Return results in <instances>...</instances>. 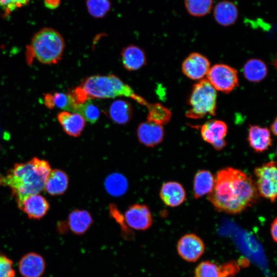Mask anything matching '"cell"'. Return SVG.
<instances>
[{
    "label": "cell",
    "mask_w": 277,
    "mask_h": 277,
    "mask_svg": "<svg viewBox=\"0 0 277 277\" xmlns=\"http://www.w3.org/2000/svg\"><path fill=\"white\" fill-rule=\"evenodd\" d=\"M194 277H222L220 266L208 261L200 263L195 268Z\"/></svg>",
    "instance_id": "cell-30"
},
{
    "label": "cell",
    "mask_w": 277,
    "mask_h": 277,
    "mask_svg": "<svg viewBox=\"0 0 277 277\" xmlns=\"http://www.w3.org/2000/svg\"><path fill=\"white\" fill-rule=\"evenodd\" d=\"M205 248L203 240L192 233L183 235L177 244V250L180 256L190 262H194L199 259L204 253Z\"/></svg>",
    "instance_id": "cell-9"
},
{
    "label": "cell",
    "mask_w": 277,
    "mask_h": 277,
    "mask_svg": "<svg viewBox=\"0 0 277 277\" xmlns=\"http://www.w3.org/2000/svg\"><path fill=\"white\" fill-rule=\"evenodd\" d=\"M147 108L148 110V121L162 126L167 124L170 121L171 117V111L160 103H150Z\"/></svg>",
    "instance_id": "cell-26"
},
{
    "label": "cell",
    "mask_w": 277,
    "mask_h": 277,
    "mask_svg": "<svg viewBox=\"0 0 277 277\" xmlns=\"http://www.w3.org/2000/svg\"><path fill=\"white\" fill-rule=\"evenodd\" d=\"M277 121L276 118H275L272 124H271L270 126V130L272 132V133L274 135H276V124Z\"/></svg>",
    "instance_id": "cell-36"
},
{
    "label": "cell",
    "mask_w": 277,
    "mask_h": 277,
    "mask_svg": "<svg viewBox=\"0 0 277 277\" xmlns=\"http://www.w3.org/2000/svg\"><path fill=\"white\" fill-rule=\"evenodd\" d=\"M85 93L88 100L111 98L118 96L131 98L147 108L150 103L136 94L127 84L114 74L94 75L88 76L78 86Z\"/></svg>",
    "instance_id": "cell-3"
},
{
    "label": "cell",
    "mask_w": 277,
    "mask_h": 277,
    "mask_svg": "<svg viewBox=\"0 0 277 277\" xmlns=\"http://www.w3.org/2000/svg\"><path fill=\"white\" fill-rule=\"evenodd\" d=\"M248 141L250 147L258 152L268 150L272 142L270 131L266 127L258 125L249 126Z\"/></svg>",
    "instance_id": "cell-18"
},
{
    "label": "cell",
    "mask_w": 277,
    "mask_h": 277,
    "mask_svg": "<svg viewBox=\"0 0 277 277\" xmlns=\"http://www.w3.org/2000/svg\"><path fill=\"white\" fill-rule=\"evenodd\" d=\"M93 223L90 213L86 210L74 209L69 214L68 225L71 231L77 235L85 233Z\"/></svg>",
    "instance_id": "cell-20"
},
{
    "label": "cell",
    "mask_w": 277,
    "mask_h": 277,
    "mask_svg": "<svg viewBox=\"0 0 277 277\" xmlns=\"http://www.w3.org/2000/svg\"><path fill=\"white\" fill-rule=\"evenodd\" d=\"M69 185V177L65 172L60 169L51 170L46 180L44 189L51 195L64 194Z\"/></svg>",
    "instance_id": "cell-19"
},
{
    "label": "cell",
    "mask_w": 277,
    "mask_h": 277,
    "mask_svg": "<svg viewBox=\"0 0 277 277\" xmlns=\"http://www.w3.org/2000/svg\"><path fill=\"white\" fill-rule=\"evenodd\" d=\"M259 197L255 182L245 172L232 167L220 170L208 200L215 209L237 214L251 207Z\"/></svg>",
    "instance_id": "cell-1"
},
{
    "label": "cell",
    "mask_w": 277,
    "mask_h": 277,
    "mask_svg": "<svg viewBox=\"0 0 277 277\" xmlns=\"http://www.w3.org/2000/svg\"><path fill=\"white\" fill-rule=\"evenodd\" d=\"M109 116L113 122L118 125L126 124L133 116L132 106L127 101L115 100L109 107Z\"/></svg>",
    "instance_id": "cell-22"
},
{
    "label": "cell",
    "mask_w": 277,
    "mask_h": 277,
    "mask_svg": "<svg viewBox=\"0 0 277 277\" xmlns=\"http://www.w3.org/2000/svg\"><path fill=\"white\" fill-rule=\"evenodd\" d=\"M18 208L30 219L39 220L46 214L49 204L45 197L34 194L25 197Z\"/></svg>",
    "instance_id": "cell-14"
},
{
    "label": "cell",
    "mask_w": 277,
    "mask_h": 277,
    "mask_svg": "<svg viewBox=\"0 0 277 277\" xmlns=\"http://www.w3.org/2000/svg\"><path fill=\"white\" fill-rule=\"evenodd\" d=\"M44 104L49 109H53L55 107L74 112L77 107L70 92L47 93L44 94Z\"/></svg>",
    "instance_id": "cell-21"
},
{
    "label": "cell",
    "mask_w": 277,
    "mask_h": 277,
    "mask_svg": "<svg viewBox=\"0 0 277 277\" xmlns=\"http://www.w3.org/2000/svg\"><path fill=\"white\" fill-rule=\"evenodd\" d=\"M162 201L168 206L174 207L182 204L186 198L183 186L176 182H168L163 184L160 191Z\"/></svg>",
    "instance_id": "cell-16"
},
{
    "label": "cell",
    "mask_w": 277,
    "mask_h": 277,
    "mask_svg": "<svg viewBox=\"0 0 277 277\" xmlns=\"http://www.w3.org/2000/svg\"><path fill=\"white\" fill-rule=\"evenodd\" d=\"M259 195L274 202L276 197L277 169L275 161L263 164L254 170Z\"/></svg>",
    "instance_id": "cell-6"
},
{
    "label": "cell",
    "mask_w": 277,
    "mask_h": 277,
    "mask_svg": "<svg viewBox=\"0 0 277 277\" xmlns=\"http://www.w3.org/2000/svg\"><path fill=\"white\" fill-rule=\"evenodd\" d=\"M184 74L190 79L201 80L210 69V62L204 55L194 52L191 53L182 64Z\"/></svg>",
    "instance_id": "cell-11"
},
{
    "label": "cell",
    "mask_w": 277,
    "mask_h": 277,
    "mask_svg": "<svg viewBox=\"0 0 277 277\" xmlns=\"http://www.w3.org/2000/svg\"><path fill=\"white\" fill-rule=\"evenodd\" d=\"M75 113H78L83 117L85 121L94 124L98 120L100 111L97 107L88 101L77 107Z\"/></svg>",
    "instance_id": "cell-29"
},
{
    "label": "cell",
    "mask_w": 277,
    "mask_h": 277,
    "mask_svg": "<svg viewBox=\"0 0 277 277\" xmlns=\"http://www.w3.org/2000/svg\"><path fill=\"white\" fill-rule=\"evenodd\" d=\"M227 126L222 121L211 120L204 124L201 128L203 139L210 144L217 150L226 145L224 138L227 133Z\"/></svg>",
    "instance_id": "cell-8"
},
{
    "label": "cell",
    "mask_w": 277,
    "mask_h": 277,
    "mask_svg": "<svg viewBox=\"0 0 277 277\" xmlns=\"http://www.w3.org/2000/svg\"><path fill=\"white\" fill-rule=\"evenodd\" d=\"M217 93L207 79H201L193 87L188 100L189 109L186 116L197 119L207 115H215Z\"/></svg>",
    "instance_id": "cell-5"
},
{
    "label": "cell",
    "mask_w": 277,
    "mask_h": 277,
    "mask_svg": "<svg viewBox=\"0 0 277 277\" xmlns=\"http://www.w3.org/2000/svg\"><path fill=\"white\" fill-rule=\"evenodd\" d=\"M121 58L125 68L128 71H136L147 64L145 51L133 45H129L121 51Z\"/></svg>",
    "instance_id": "cell-17"
},
{
    "label": "cell",
    "mask_w": 277,
    "mask_h": 277,
    "mask_svg": "<svg viewBox=\"0 0 277 277\" xmlns=\"http://www.w3.org/2000/svg\"><path fill=\"white\" fill-rule=\"evenodd\" d=\"M15 274L12 261L5 254L0 253V277H14Z\"/></svg>",
    "instance_id": "cell-32"
},
{
    "label": "cell",
    "mask_w": 277,
    "mask_h": 277,
    "mask_svg": "<svg viewBox=\"0 0 277 277\" xmlns=\"http://www.w3.org/2000/svg\"><path fill=\"white\" fill-rule=\"evenodd\" d=\"M137 136L142 144L148 147H154L163 141L164 130L162 125L147 121L138 125Z\"/></svg>",
    "instance_id": "cell-12"
},
{
    "label": "cell",
    "mask_w": 277,
    "mask_h": 277,
    "mask_svg": "<svg viewBox=\"0 0 277 277\" xmlns=\"http://www.w3.org/2000/svg\"><path fill=\"white\" fill-rule=\"evenodd\" d=\"M51 170L47 161L34 157L27 162L16 164L6 174H0V185L11 188L19 207L25 197L44 189Z\"/></svg>",
    "instance_id": "cell-2"
},
{
    "label": "cell",
    "mask_w": 277,
    "mask_h": 277,
    "mask_svg": "<svg viewBox=\"0 0 277 277\" xmlns=\"http://www.w3.org/2000/svg\"><path fill=\"white\" fill-rule=\"evenodd\" d=\"M206 75L213 87L223 92L229 93L239 85L237 70L225 64L214 65Z\"/></svg>",
    "instance_id": "cell-7"
},
{
    "label": "cell",
    "mask_w": 277,
    "mask_h": 277,
    "mask_svg": "<svg viewBox=\"0 0 277 277\" xmlns=\"http://www.w3.org/2000/svg\"><path fill=\"white\" fill-rule=\"evenodd\" d=\"M18 266L21 274L24 277H40L45 271L46 264L41 255L29 252L20 259Z\"/></svg>",
    "instance_id": "cell-13"
},
{
    "label": "cell",
    "mask_w": 277,
    "mask_h": 277,
    "mask_svg": "<svg viewBox=\"0 0 277 277\" xmlns=\"http://www.w3.org/2000/svg\"><path fill=\"white\" fill-rule=\"evenodd\" d=\"M222 277H233L239 270V267L234 261L227 262L220 266Z\"/></svg>",
    "instance_id": "cell-34"
},
{
    "label": "cell",
    "mask_w": 277,
    "mask_h": 277,
    "mask_svg": "<svg viewBox=\"0 0 277 277\" xmlns=\"http://www.w3.org/2000/svg\"><path fill=\"white\" fill-rule=\"evenodd\" d=\"M125 178L119 174L110 175L106 181V188L112 195H120L123 194L127 187Z\"/></svg>",
    "instance_id": "cell-28"
},
{
    "label": "cell",
    "mask_w": 277,
    "mask_h": 277,
    "mask_svg": "<svg viewBox=\"0 0 277 277\" xmlns=\"http://www.w3.org/2000/svg\"><path fill=\"white\" fill-rule=\"evenodd\" d=\"M30 0H0V8L8 14L28 4Z\"/></svg>",
    "instance_id": "cell-33"
},
{
    "label": "cell",
    "mask_w": 277,
    "mask_h": 277,
    "mask_svg": "<svg viewBox=\"0 0 277 277\" xmlns=\"http://www.w3.org/2000/svg\"><path fill=\"white\" fill-rule=\"evenodd\" d=\"M215 21L223 26L231 25L238 16L236 6L232 2L223 1L216 4L214 9Z\"/></svg>",
    "instance_id": "cell-23"
},
{
    "label": "cell",
    "mask_w": 277,
    "mask_h": 277,
    "mask_svg": "<svg viewBox=\"0 0 277 277\" xmlns=\"http://www.w3.org/2000/svg\"><path fill=\"white\" fill-rule=\"evenodd\" d=\"M276 229H277V219L275 218L272 221L270 226V233L273 241L276 242Z\"/></svg>",
    "instance_id": "cell-35"
},
{
    "label": "cell",
    "mask_w": 277,
    "mask_h": 277,
    "mask_svg": "<svg viewBox=\"0 0 277 277\" xmlns=\"http://www.w3.org/2000/svg\"><path fill=\"white\" fill-rule=\"evenodd\" d=\"M57 118L64 131L68 135L75 137L81 134L86 125L83 117L75 112L61 111L57 114Z\"/></svg>",
    "instance_id": "cell-15"
},
{
    "label": "cell",
    "mask_w": 277,
    "mask_h": 277,
    "mask_svg": "<svg viewBox=\"0 0 277 277\" xmlns=\"http://www.w3.org/2000/svg\"><path fill=\"white\" fill-rule=\"evenodd\" d=\"M86 5L89 13L95 18L104 17L110 8L109 0H87Z\"/></svg>",
    "instance_id": "cell-31"
},
{
    "label": "cell",
    "mask_w": 277,
    "mask_h": 277,
    "mask_svg": "<svg viewBox=\"0 0 277 277\" xmlns=\"http://www.w3.org/2000/svg\"><path fill=\"white\" fill-rule=\"evenodd\" d=\"M215 178L208 170L198 171L195 175L193 182L194 196L196 199L208 194L213 190Z\"/></svg>",
    "instance_id": "cell-24"
},
{
    "label": "cell",
    "mask_w": 277,
    "mask_h": 277,
    "mask_svg": "<svg viewBox=\"0 0 277 277\" xmlns=\"http://www.w3.org/2000/svg\"><path fill=\"white\" fill-rule=\"evenodd\" d=\"M267 72V67L265 63L256 58L248 60L243 68L245 77L252 82H259L263 80L266 76Z\"/></svg>",
    "instance_id": "cell-25"
},
{
    "label": "cell",
    "mask_w": 277,
    "mask_h": 277,
    "mask_svg": "<svg viewBox=\"0 0 277 277\" xmlns=\"http://www.w3.org/2000/svg\"><path fill=\"white\" fill-rule=\"evenodd\" d=\"M124 220L129 227L137 230L148 229L153 222L149 207L140 204H134L129 206L125 213Z\"/></svg>",
    "instance_id": "cell-10"
},
{
    "label": "cell",
    "mask_w": 277,
    "mask_h": 277,
    "mask_svg": "<svg viewBox=\"0 0 277 277\" xmlns=\"http://www.w3.org/2000/svg\"><path fill=\"white\" fill-rule=\"evenodd\" d=\"M212 0H185L188 12L194 16H203L208 14L212 7Z\"/></svg>",
    "instance_id": "cell-27"
},
{
    "label": "cell",
    "mask_w": 277,
    "mask_h": 277,
    "mask_svg": "<svg viewBox=\"0 0 277 277\" xmlns=\"http://www.w3.org/2000/svg\"><path fill=\"white\" fill-rule=\"evenodd\" d=\"M64 49V39L58 31L51 28H43L26 47L27 63L31 65L35 59L43 64H57L62 60Z\"/></svg>",
    "instance_id": "cell-4"
}]
</instances>
